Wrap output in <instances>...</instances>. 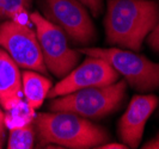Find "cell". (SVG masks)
Wrapping results in <instances>:
<instances>
[{"instance_id": "cell-1", "label": "cell", "mask_w": 159, "mask_h": 149, "mask_svg": "<svg viewBox=\"0 0 159 149\" xmlns=\"http://www.w3.org/2000/svg\"><path fill=\"white\" fill-rule=\"evenodd\" d=\"M158 17L159 4L156 0H108L104 18L107 42L139 51Z\"/></svg>"}, {"instance_id": "cell-2", "label": "cell", "mask_w": 159, "mask_h": 149, "mask_svg": "<svg viewBox=\"0 0 159 149\" xmlns=\"http://www.w3.org/2000/svg\"><path fill=\"white\" fill-rule=\"evenodd\" d=\"M34 128L40 147L53 144L57 148H98L109 141L103 126L70 112L50 111L34 117Z\"/></svg>"}, {"instance_id": "cell-3", "label": "cell", "mask_w": 159, "mask_h": 149, "mask_svg": "<svg viewBox=\"0 0 159 149\" xmlns=\"http://www.w3.org/2000/svg\"><path fill=\"white\" fill-rule=\"evenodd\" d=\"M127 81L117 80L107 86L88 87L52 98L50 111L70 112L86 119H101L119 110L126 99Z\"/></svg>"}, {"instance_id": "cell-4", "label": "cell", "mask_w": 159, "mask_h": 149, "mask_svg": "<svg viewBox=\"0 0 159 149\" xmlns=\"http://www.w3.org/2000/svg\"><path fill=\"white\" fill-rule=\"evenodd\" d=\"M80 54L101 57L111 64L121 74L127 85L145 93L159 90V63L148 60L143 55L121 48H80Z\"/></svg>"}, {"instance_id": "cell-5", "label": "cell", "mask_w": 159, "mask_h": 149, "mask_svg": "<svg viewBox=\"0 0 159 149\" xmlns=\"http://www.w3.org/2000/svg\"><path fill=\"white\" fill-rule=\"evenodd\" d=\"M30 20L36 28V36L47 69L57 78H64L78 64L80 51L70 48L65 32L40 12H32Z\"/></svg>"}, {"instance_id": "cell-6", "label": "cell", "mask_w": 159, "mask_h": 149, "mask_svg": "<svg viewBox=\"0 0 159 149\" xmlns=\"http://www.w3.org/2000/svg\"><path fill=\"white\" fill-rule=\"evenodd\" d=\"M44 18L57 25L72 43L92 44L97 39L95 24L79 0H40Z\"/></svg>"}, {"instance_id": "cell-7", "label": "cell", "mask_w": 159, "mask_h": 149, "mask_svg": "<svg viewBox=\"0 0 159 149\" xmlns=\"http://www.w3.org/2000/svg\"><path fill=\"white\" fill-rule=\"evenodd\" d=\"M0 47L24 69L47 74L36 32L28 24L6 19L0 24Z\"/></svg>"}, {"instance_id": "cell-8", "label": "cell", "mask_w": 159, "mask_h": 149, "mask_svg": "<svg viewBox=\"0 0 159 149\" xmlns=\"http://www.w3.org/2000/svg\"><path fill=\"white\" fill-rule=\"evenodd\" d=\"M119 75L115 68L104 59L88 55L81 64L78 67L75 66L55 86L50 88L48 98H56L88 87L107 86L116 82Z\"/></svg>"}, {"instance_id": "cell-9", "label": "cell", "mask_w": 159, "mask_h": 149, "mask_svg": "<svg viewBox=\"0 0 159 149\" xmlns=\"http://www.w3.org/2000/svg\"><path fill=\"white\" fill-rule=\"evenodd\" d=\"M159 98L154 94H136L120 118L117 135L128 148H138L143 140L145 125L157 109Z\"/></svg>"}, {"instance_id": "cell-10", "label": "cell", "mask_w": 159, "mask_h": 149, "mask_svg": "<svg viewBox=\"0 0 159 149\" xmlns=\"http://www.w3.org/2000/svg\"><path fill=\"white\" fill-rule=\"evenodd\" d=\"M22 73L19 66L1 48L0 49V105L11 111L22 104Z\"/></svg>"}, {"instance_id": "cell-11", "label": "cell", "mask_w": 159, "mask_h": 149, "mask_svg": "<svg viewBox=\"0 0 159 149\" xmlns=\"http://www.w3.org/2000/svg\"><path fill=\"white\" fill-rule=\"evenodd\" d=\"M52 88V81L42 73L26 69L22 73V92L26 105L35 111L43 104Z\"/></svg>"}, {"instance_id": "cell-12", "label": "cell", "mask_w": 159, "mask_h": 149, "mask_svg": "<svg viewBox=\"0 0 159 149\" xmlns=\"http://www.w3.org/2000/svg\"><path fill=\"white\" fill-rule=\"evenodd\" d=\"M36 131L31 123L20 126H12L7 140L8 149H31L35 146Z\"/></svg>"}, {"instance_id": "cell-13", "label": "cell", "mask_w": 159, "mask_h": 149, "mask_svg": "<svg viewBox=\"0 0 159 149\" xmlns=\"http://www.w3.org/2000/svg\"><path fill=\"white\" fill-rule=\"evenodd\" d=\"M32 0H0V19L19 20L26 13ZM20 22V20H19Z\"/></svg>"}, {"instance_id": "cell-14", "label": "cell", "mask_w": 159, "mask_h": 149, "mask_svg": "<svg viewBox=\"0 0 159 149\" xmlns=\"http://www.w3.org/2000/svg\"><path fill=\"white\" fill-rule=\"evenodd\" d=\"M158 4H159V0H158ZM146 42H147L148 47L151 48L153 51L159 53V17H158V22L156 24V26H154L153 30L147 35Z\"/></svg>"}, {"instance_id": "cell-15", "label": "cell", "mask_w": 159, "mask_h": 149, "mask_svg": "<svg viewBox=\"0 0 159 149\" xmlns=\"http://www.w3.org/2000/svg\"><path fill=\"white\" fill-rule=\"evenodd\" d=\"M92 13L93 17H98L103 11V0H79Z\"/></svg>"}, {"instance_id": "cell-16", "label": "cell", "mask_w": 159, "mask_h": 149, "mask_svg": "<svg viewBox=\"0 0 159 149\" xmlns=\"http://www.w3.org/2000/svg\"><path fill=\"white\" fill-rule=\"evenodd\" d=\"M141 148H143V149H159V134H157L151 141L146 142Z\"/></svg>"}, {"instance_id": "cell-17", "label": "cell", "mask_w": 159, "mask_h": 149, "mask_svg": "<svg viewBox=\"0 0 159 149\" xmlns=\"http://www.w3.org/2000/svg\"><path fill=\"white\" fill-rule=\"evenodd\" d=\"M98 148H102V149H127L128 147L125 144V143H103L101 144Z\"/></svg>"}, {"instance_id": "cell-18", "label": "cell", "mask_w": 159, "mask_h": 149, "mask_svg": "<svg viewBox=\"0 0 159 149\" xmlns=\"http://www.w3.org/2000/svg\"><path fill=\"white\" fill-rule=\"evenodd\" d=\"M0 130L1 131H5V115L0 107Z\"/></svg>"}, {"instance_id": "cell-19", "label": "cell", "mask_w": 159, "mask_h": 149, "mask_svg": "<svg viewBox=\"0 0 159 149\" xmlns=\"http://www.w3.org/2000/svg\"><path fill=\"white\" fill-rule=\"evenodd\" d=\"M4 142H5V131H1L0 130V148H2Z\"/></svg>"}]
</instances>
